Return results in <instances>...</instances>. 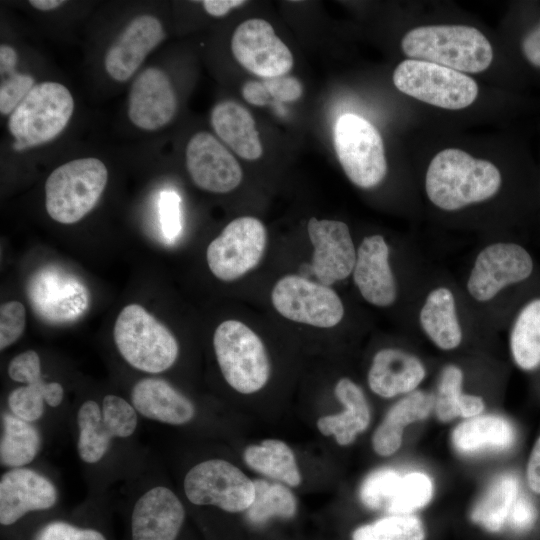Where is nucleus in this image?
Instances as JSON below:
<instances>
[{
  "label": "nucleus",
  "mask_w": 540,
  "mask_h": 540,
  "mask_svg": "<svg viewBox=\"0 0 540 540\" xmlns=\"http://www.w3.org/2000/svg\"><path fill=\"white\" fill-rule=\"evenodd\" d=\"M262 81L273 99L282 102H293L302 96V84L294 76L281 75L266 78Z\"/></svg>",
  "instance_id": "obj_45"
},
{
  "label": "nucleus",
  "mask_w": 540,
  "mask_h": 540,
  "mask_svg": "<svg viewBox=\"0 0 540 540\" xmlns=\"http://www.w3.org/2000/svg\"><path fill=\"white\" fill-rule=\"evenodd\" d=\"M75 102L62 83H36L8 119L14 148L23 150L56 138L68 125Z\"/></svg>",
  "instance_id": "obj_5"
},
{
  "label": "nucleus",
  "mask_w": 540,
  "mask_h": 540,
  "mask_svg": "<svg viewBox=\"0 0 540 540\" xmlns=\"http://www.w3.org/2000/svg\"><path fill=\"white\" fill-rule=\"evenodd\" d=\"M464 372L455 365H446L439 376L436 394L434 395V411L442 422L458 417V405L463 395Z\"/></svg>",
  "instance_id": "obj_39"
},
{
  "label": "nucleus",
  "mask_w": 540,
  "mask_h": 540,
  "mask_svg": "<svg viewBox=\"0 0 540 540\" xmlns=\"http://www.w3.org/2000/svg\"><path fill=\"white\" fill-rule=\"evenodd\" d=\"M207 14L213 17H222L231 9L240 7L247 2L244 0H204L201 2Z\"/></svg>",
  "instance_id": "obj_51"
},
{
  "label": "nucleus",
  "mask_w": 540,
  "mask_h": 540,
  "mask_svg": "<svg viewBox=\"0 0 540 540\" xmlns=\"http://www.w3.org/2000/svg\"><path fill=\"white\" fill-rule=\"evenodd\" d=\"M26 326V309L19 301L3 303L0 308V349L15 343Z\"/></svg>",
  "instance_id": "obj_42"
},
{
  "label": "nucleus",
  "mask_w": 540,
  "mask_h": 540,
  "mask_svg": "<svg viewBox=\"0 0 540 540\" xmlns=\"http://www.w3.org/2000/svg\"><path fill=\"white\" fill-rule=\"evenodd\" d=\"M271 300L283 317L314 327H334L344 316L343 302L332 288L298 275L279 279Z\"/></svg>",
  "instance_id": "obj_13"
},
{
  "label": "nucleus",
  "mask_w": 540,
  "mask_h": 540,
  "mask_svg": "<svg viewBox=\"0 0 540 540\" xmlns=\"http://www.w3.org/2000/svg\"><path fill=\"white\" fill-rule=\"evenodd\" d=\"M426 377V367L415 354L401 348H383L376 352L368 371L373 393L393 398L417 390Z\"/></svg>",
  "instance_id": "obj_24"
},
{
  "label": "nucleus",
  "mask_w": 540,
  "mask_h": 540,
  "mask_svg": "<svg viewBox=\"0 0 540 540\" xmlns=\"http://www.w3.org/2000/svg\"><path fill=\"white\" fill-rule=\"evenodd\" d=\"M484 409L485 403L482 397L463 393L458 405V416L470 419L479 416Z\"/></svg>",
  "instance_id": "obj_49"
},
{
  "label": "nucleus",
  "mask_w": 540,
  "mask_h": 540,
  "mask_svg": "<svg viewBox=\"0 0 540 540\" xmlns=\"http://www.w3.org/2000/svg\"><path fill=\"white\" fill-rule=\"evenodd\" d=\"M433 496L432 479L423 472L401 476L396 493L387 508L391 515H407L425 507Z\"/></svg>",
  "instance_id": "obj_38"
},
{
  "label": "nucleus",
  "mask_w": 540,
  "mask_h": 540,
  "mask_svg": "<svg viewBox=\"0 0 540 540\" xmlns=\"http://www.w3.org/2000/svg\"><path fill=\"white\" fill-rule=\"evenodd\" d=\"M181 198L174 190H164L158 199L159 222L167 243H174L182 231Z\"/></svg>",
  "instance_id": "obj_41"
},
{
  "label": "nucleus",
  "mask_w": 540,
  "mask_h": 540,
  "mask_svg": "<svg viewBox=\"0 0 540 540\" xmlns=\"http://www.w3.org/2000/svg\"><path fill=\"white\" fill-rule=\"evenodd\" d=\"M108 181L106 165L85 157L55 168L45 182V208L61 224L80 221L97 204Z\"/></svg>",
  "instance_id": "obj_4"
},
{
  "label": "nucleus",
  "mask_w": 540,
  "mask_h": 540,
  "mask_svg": "<svg viewBox=\"0 0 540 540\" xmlns=\"http://www.w3.org/2000/svg\"><path fill=\"white\" fill-rule=\"evenodd\" d=\"M519 496V482L513 474L498 476L471 511V520L490 532H498L507 523Z\"/></svg>",
  "instance_id": "obj_32"
},
{
  "label": "nucleus",
  "mask_w": 540,
  "mask_h": 540,
  "mask_svg": "<svg viewBox=\"0 0 540 540\" xmlns=\"http://www.w3.org/2000/svg\"><path fill=\"white\" fill-rule=\"evenodd\" d=\"M307 231L314 248L312 271L319 282L329 286L349 277L357 248L348 225L339 220L311 217Z\"/></svg>",
  "instance_id": "obj_17"
},
{
  "label": "nucleus",
  "mask_w": 540,
  "mask_h": 540,
  "mask_svg": "<svg viewBox=\"0 0 540 540\" xmlns=\"http://www.w3.org/2000/svg\"><path fill=\"white\" fill-rule=\"evenodd\" d=\"M131 400L144 417L171 425L188 423L195 414L192 402L159 378L138 381L132 388Z\"/></svg>",
  "instance_id": "obj_26"
},
{
  "label": "nucleus",
  "mask_w": 540,
  "mask_h": 540,
  "mask_svg": "<svg viewBox=\"0 0 540 540\" xmlns=\"http://www.w3.org/2000/svg\"><path fill=\"white\" fill-rule=\"evenodd\" d=\"M34 540H106L98 531L81 529L63 521H53L42 527Z\"/></svg>",
  "instance_id": "obj_43"
},
{
  "label": "nucleus",
  "mask_w": 540,
  "mask_h": 540,
  "mask_svg": "<svg viewBox=\"0 0 540 540\" xmlns=\"http://www.w3.org/2000/svg\"><path fill=\"white\" fill-rule=\"evenodd\" d=\"M401 476L392 468H380L371 472L360 486L361 502L369 509L386 511L396 493Z\"/></svg>",
  "instance_id": "obj_40"
},
{
  "label": "nucleus",
  "mask_w": 540,
  "mask_h": 540,
  "mask_svg": "<svg viewBox=\"0 0 540 540\" xmlns=\"http://www.w3.org/2000/svg\"><path fill=\"white\" fill-rule=\"evenodd\" d=\"M267 243L263 223L251 216L228 223L210 242L206 260L212 274L222 281H233L256 267Z\"/></svg>",
  "instance_id": "obj_12"
},
{
  "label": "nucleus",
  "mask_w": 540,
  "mask_h": 540,
  "mask_svg": "<svg viewBox=\"0 0 540 540\" xmlns=\"http://www.w3.org/2000/svg\"><path fill=\"white\" fill-rule=\"evenodd\" d=\"M410 59L439 64L469 73L486 70L493 60L487 38L475 27L465 25H430L410 30L401 41Z\"/></svg>",
  "instance_id": "obj_3"
},
{
  "label": "nucleus",
  "mask_w": 540,
  "mask_h": 540,
  "mask_svg": "<svg viewBox=\"0 0 540 540\" xmlns=\"http://www.w3.org/2000/svg\"><path fill=\"white\" fill-rule=\"evenodd\" d=\"M26 291L36 315L52 324L73 322L90 305L87 286L77 276L56 265L36 270L28 280Z\"/></svg>",
  "instance_id": "obj_11"
},
{
  "label": "nucleus",
  "mask_w": 540,
  "mask_h": 540,
  "mask_svg": "<svg viewBox=\"0 0 540 540\" xmlns=\"http://www.w3.org/2000/svg\"><path fill=\"white\" fill-rule=\"evenodd\" d=\"M164 38V27L156 16H136L108 48L104 57L107 74L117 82L129 80Z\"/></svg>",
  "instance_id": "obj_20"
},
{
  "label": "nucleus",
  "mask_w": 540,
  "mask_h": 540,
  "mask_svg": "<svg viewBox=\"0 0 540 540\" xmlns=\"http://www.w3.org/2000/svg\"><path fill=\"white\" fill-rule=\"evenodd\" d=\"M113 335L122 357L138 370L160 373L178 357L174 335L139 304H129L121 310Z\"/></svg>",
  "instance_id": "obj_6"
},
{
  "label": "nucleus",
  "mask_w": 540,
  "mask_h": 540,
  "mask_svg": "<svg viewBox=\"0 0 540 540\" xmlns=\"http://www.w3.org/2000/svg\"><path fill=\"white\" fill-rule=\"evenodd\" d=\"M255 497L247 511L248 520L254 525H262L273 517L292 518L297 510L293 493L279 483L264 480L254 481Z\"/></svg>",
  "instance_id": "obj_34"
},
{
  "label": "nucleus",
  "mask_w": 540,
  "mask_h": 540,
  "mask_svg": "<svg viewBox=\"0 0 540 540\" xmlns=\"http://www.w3.org/2000/svg\"><path fill=\"white\" fill-rule=\"evenodd\" d=\"M64 390L57 382H41L21 386L10 392L8 404L13 415L18 418L33 422L38 420L44 413V401L51 407L61 404Z\"/></svg>",
  "instance_id": "obj_36"
},
{
  "label": "nucleus",
  "mask_w": 540,
  "mask_h": 540,
  "mask_svg": "<svg viewBox=\"0 0 540 540\" xmlns=\"http://www.w3.org/2000/svg\"><path fill=\"white\" fill-rule=\"evenodd\" d=\"M66 1L63 0H30L29 4L40 11H50L59 8Z\"/></svg>",
  "instance_id": "obj_52"
},
{
  "label": "nucleus",
  "mask_w": 540,
  "mask_h": 540,
  "mask_svg": "<svg viewBox=\"0 0 540 540\" xmlns=\"http://www.w3.org/2000/svg\"><path fill=\"white\" fill-rule=\"evenodd\" d=\"M41 444L38 430L15 415L3 416L0 461L7 467L20 468L36 457Z\"/></svg>",
  "instance_id": "obj_33"
},
{
  "label": "nucleus",
  "mask_w": 540,
  "mask_h": 540,
  "mask_svg": "<svg viewBox=\"0 0 540 540\" xmlns=\"http://www.w3.org/2000/svg\"><path fill=\"white\" fill-rule=\"evenodd\" d=\"M434 408V395L422 390L406 394L387 412L372 436L374 451L381 456L393 455L402 444L405 427L427 418Z\"/></svg>",
  "instance_id": "obj_29"
},
{
  "label": "nucleus",
  "mask_w": 540,
  "mask_h": 540,
  "mask_svg": "<svg viewBox=\"0 0 540 540\" xmlns=\"http://www.w3.org/2000/svg\"><path fill=\"white\" fill-rule=\"evenodd\" d=\"M398 90L428 104L462 109L474 102L478 86L470 76L436 63L407 59L394 70Z\"/></svg>",
  "instance_id": "obj_9"
},
{
  "label": "nucleus",
  "mask_w": 540,
  "mask_h": 540,
  "mask_svg": "<svg viewBox=\"0 0 540 540\" xmlns=\"http://www.w3.org/2000/svg\"><path fill=\"white\" fill-rule=\"evenodd\" d=\"M522 49L528 61L540 67V24L525 36Z\"/></svg>",
  "instance_id": "obj_50"
},
{
  "label": "nucleus",
  "mask_w": 540,
  "mask_h": 540,
  "mask_svg": "<svg viewBox=\"0 0 540 540\" xmlns=\"http://www.w3.org/2000/svg\"><path fill=\"white\" fill-rule=\"evenodd\" d=\"M177 98L168 74L158 67L142 70L134 79L128 97V117L134 126L155 131L175 116Z\"/></svg>",
  "instance_id": "obj_19"
},
{
  "label": "nucleus",
  "mask_w": 540,
  "mask_h": 540,
  "mask_svg": "<svg viewBox=\"0 0 540 540\" xmlns=\"http://www.w3.org/2000/svg\"><path fill=\"white\" fill-rule=\"evenodd\" d=\"M529 488L536 494H540V436L531 451L526 470Z\"/></svg>",
  "instance_id": "obj_48"
},
{
  "label": "nucleus",
  "mask_w": 540,
  "mask_h": 540,
  "mask_svg": "<svg viewBox=\"0 0 540 540\" xmlns=\"http://www.w3.org/2000/svg\"><path fill=\"white\" fill-rule=\"evenodd\" d=\"M210 121L217 136L238 156L257 160L263 147L251 113L233 100L218 102L211 111Z\"/></svg>",
  "instance_id": "obj_27"
},
{
  "label": "nucleus",
  "mask_w": 540,
  "mask_h": 540,
  "mask_svg": "<svg viewBox=\"0 0 540 540\" xmlns=\"http://www.w3.org/2000/svg\"><path fill=\"white\" fill-rule=\"evenodd\" d=\"M338 160L348 179L362 189L379 185L386 176L387 162L382 137L365 118L346 113L333 130Z\"/></svg>",
  "instance_id": "obj_8"
},
{
  "label": "nucleus",
  "mask_w": 540,
  "mask_h": 540,
  "mask_svg": "<svg viewBox=\"0 0 540 540\" xmlns=\"http://www.w3.org/2000/svg\"><path fill=\"white\" fill-rule=\"evenodd\" d=\"M8 374L12 380L26 385L43 382L39 355L33 350H27L15 356L10 361Z\"/></svg>",
  "instance_id": "obj_44"
},
{
  "label": "nucleus",
  "mask_w": 540,
  "mask_h": 540,
  "mask_svg": "<svg viewBox=\"0 0 540 540\" xmlns=\"http://www.w3.org/2000/svg\"><path fill=\"white\" fill-rule=\"evenodd\" d=\"M184 518L185 510L178 497L166 487H154L133 508L132 540H175Z\"/></svg>",
  "instance_id": "obj_23"
},
{
  "label": "nucleus",
  "mask_w": 540,
  "mask_h": 540,
  "mask_svg": "<svg viewBox=\"0 0 540 540\" xmlns=\"http://www.w3.org/2000/svg\"><path fill=\"white\" fill-rule=\"evenodd\" d=\"M246 102L255 106H265L273 99L263 81L248 80L241 89Z\"/></svg>",
  "instance_id": "obj_47"
},
{
  "label": "nucleus",
  "mask_w": 540,
  "mask_h": 540,
  "mask_svg": "<svg viewBox=\"0 0 540 540\" xmlns=\"http://www.w3.org/2000/svg\"><path fill=\"white\" fill-rule=\"evenodd\" d=\"M334 393L345 410L319 418L317 427L323 435H334L337 443L345 446L354 442L356 436L367 429L370 409L362 389L349 378L340 379Z\"/></svg>",
  "instance_id": "obj_28"
},
{
  "label": "nucleus",
  "mask_w": 540,
  "mask_h": 540,
  "mask_svg": "<svg viewBox=\"0 0 540 540\" xmlns=\"http://www.w3.org/2000/svg\"><path fill=\"white\" fill-rule=\"evenodd\" d=\"M390 254V246L380 234L364 237L357 247L353 281L362 298L376 307H390L399 296Z\"/></svg>",
  "instance_id": "obj_18"
},
{
  "label": "nucleus",
  "mask_w": 540,
  "mask_h": 540,
  "mask_svg": "<svg viewBox=\"0 0 540 540\" xmlns=\"http://www.w3.org/2000/svg\"><path fill=\"white\" fill-rule=\"evenodd\" d=\"M537 519V510L532 501L525 496H518L510 511L507 523L518 532L531 529Z\"/></svg>",
  "instance_id": "obj_46"
},
{
  "label": "nucleus",
  "mask_w": 540,
  "mask_h": 540,
  "mask_svg": "<svg viewBox=\"0 0 540 540\" xmlns=\"http://www.w3.org/2000/svg\"><path fill=\"white\" fill-rule=\"evenodd\" d=\"M352 540H425V529L413 514L390 515L358 527Z\"/></svg>",
  "instance_id": "obj_37"
},
{
  "label": "nucleus",
  "mask_w": 540,
  "mask_h": 540,
  "mask_svg": "<svg viewBox=\"0 0 540 540\" xmlns=\"http://www.w3.org/2000/svg\"><path fill=\"white\" fill-rule=\"evenodd\" d=\"M231 51L242 67L263 79L286 75L294 64L290 49L261 18L247 19L236 27Z\"/></svg>",
  "instance_id": "obj_15"
},
{
  "label": "nucleus",
  "mask_w": 540,
  "mask_h": 540,
  "mask_svg": "<svg viewBox=\"0 0 540 540\" xmlns=\"http://www.w3.org/2000/svg\"><path fill=\"white\" fill-rule=\"evenodd\" d=\"M417 322L428 340L442 351L456 350L464 341L459 300L448 284H436L427 290L418 308Z\"/></svg>",
  "instance_id": "obj_21"
},
{
  "label": "nucleus",
  "mask_w": 540,
  "mask_h": 540,
  "mask_svg": "<svg viewBox=\"0 0 540 540\" xmlns=\"http://www.w3.org/2000/svg\"><path fill=\"white\" fill-rule=\"evenodd\" d=\"M57 501L55 486L27 468H13L0 480V523L11 525L26 513L49 509Z\"/></svg>",
  "instance_id": "obj_22"
},
{
  "label": "nucleus",
  "mask_w": 540,
  "mask_h": 540,
  "mask_svg": "<svg viewBox=\"0 0 540 540\" xmlns=\"http://www.w3.org/2000/svg\"><path fill=\"white\" fill-rule=\"evenodd\" d=\"M185 159L193 183L202 190L227 193L242 181V168L236 158L209 132H197L189 139Z\"/></svg>",
  "instance_id": "obj_16"
},
{
  "label": "nucleus",
  "mask_w": 540,
  "mask_h": 540,
  "mask_svg": "<svg viewBox=\"0 0 540 540\" xmlns=\"http://www.w3.org/2000/svg\"><path fill=\"white\" fill-rule=\"evenodd\" d=\"M516 434L513 425L495 415L476 416L455 427L451 441L455 450L470 455L511 448Z\"/></svg>",
  "instance_id": "obj_30"
},
{
  "label": "nucleus",
  "mask_w": 540,
  "mask_h": 540,
  "mask_svg": "<svg viewBox=\"0 0 540 540\" xmlns=\"http://www.w3.org/2000/svg\"><path fill=\"white\" fill-rule=\"evenodd\" d=\"M501 186V173L493 163L456 148L436 154L425 176L429 201L448 212L487 201Z\"/></svg>",
  "instance_id": "obj_2"
},
{
  "label": "nucleus",
  "mask_w": 540,
  "mask_h": 540,
  "mask_svg": "<svg viewBox=\"0 0 540 540\" xmlns=\"http://www.w3.org/2000/svg\"><path fill=\"white\" fill-rule=\"evenodd\" d=\"M186 497L195 505H213L230 513L248 510L254 501V481L222 459L203 461L184 479Z\"/></svg>",
  "instance_id": "obj_10"
},
{
  "label": "nucleus",
  "mask_w": 540,
  "mask_h": 540,
  "mask_svg": "<svg viewBox=\"0 0 540 540\" xmlns=\"http://www.w3.org/2000/svg\"><path fill=\"white\" fill-rule=\"evenodd\" d=\"M79 437L77 450L86 463L98 462L107 452L113 437H129L137 426L135 408L116 395H107L102 408L93 401L84 402L77 413Z\"/></svg>",
  "instance_id": "obj_14"
},
{
  "label": "nucleus",
  "mask_w": 540,
  "mask_h": 540,
  "mask_svg": "<svg viewBox=\"0 0 540 540\" xmlns=\"http://www.w3.org/2000/svg\"><path fill=\"white\" fill-rule=\"evenodd\" d=\"M243 459L251 469L289 486H297L301 482L294 453L281 440L267 439L251 445L244 451Z\"/></svg>",
  "instance_id": "obj_31"
},
{
  "label": "nucleus",
  "mask_w": 540,
  "mask_h": 540,
  "mask_svg": "<svg viewBox=\"0 0 540 540\" xmlns=\"http://www.w3.org/2000/svg\"><path fill=\"white\" fill-rule=\"evenodd\" d=\"M18 54L7 44L0 45V112L10 116L35 86L32 75L17 71Z\"/></svg>",
  "instance_id": "obj_35"
},
{
  "label": "nucleus",
  "mask_w": 540,
  "mask_h": 540,
  "mask_svg": "<svg viewBox=\"0 0 540 540\" xmlns=\"http://www.w3.org/2000/svg\"><path fill=\"white\" fill-rule=\"evenodd\" d=\"M215 355L226 382L242 394L262 389L270 376V363L259 336L237 320L218 325L213 335Z\"/></svg>",
  "instance_id": "obj_7"
},
{
  "label": "nucleus",
  "mask_w": 540,
  "mask_h": 540,
  "mask_svg": "<svg viewBox=\"0 0 540 540\" xmlns=\"http://www.w3.org/2000/svg\"><path fill=\"white\" fill-rule=\"evenodd\" d=\"M508 345L514 364L522 371L540 370V284L515 308L507 321Z\"/></svg>",
  "instance_id": "obj_25"
},
{
  "label": "nucleus",
  "mask_w": 540,
  "mask_h": 540,
  "mask_svg": "<svg viewBox=\"0 0 540 540\" xmlns=\"http://www.w3.org/2000/svg\"><path fill=\"white\" fill-rule=\"evenodd\" d=\"M539 284L540 268L528 247L514 240H499L479 249L464 286L473 303L483 306L503 300L511 316Z\"/></svg>",
  "instance_id": "obj_1"
}]
</instances>
